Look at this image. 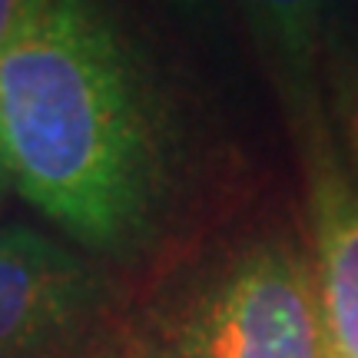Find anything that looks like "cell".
I'll list each match as a JSON object with an SVG mask.
<instances>
[{"instance_id":"6da1fadb","label":"cell","mask_w":358,"mask_h":358,"mask_svg":"<svg viewBox=\"0 0 358 358\" xmlns=\"http://www.w3.org/2000/svg\"><path fill=\"white\" fill-rule=\"evenodd\" d=\"M0 173L87 245L123 243L150 213V129L90 0H53L0 57Z\"/></svg>"},{"instance_id":"7a4b0ae2","label":"cell","mask_w":358,"mask_h":358,"mask_svg":"<svg viewBox=\"0 0 358 358\" xmlns=\"http://www.w3.org/2000/svg\"><path fill=\"white\" fill-rule=\"evenodd\" d=\"M173 358H325L315 275L289 245L249 249L196 302Z\"/></svg>"},{"instance_id":"3957f363","label":"cell","mask_w":358,"mask_h":358,"mask_svg":"<svg viewBox=\"0 0 358 358\" xmlns=\"http://www.w3.org/2000/svg\"><path fill=\"white\" fill-rule=\"evenodd\" d=\"M87 268L30 229L0 232V358H27L64 332L87 302Z\"/></svg>"},{"instance_id":"277c9868","label":"cell","mask_w":358,"mask_h":358,"mask_svg":"<svg viewBox=\"0 0 358 358\" xmlns=\"http://www.w3.org/2000/svg\"><path fill=\"white\" fill-rule=\"evenodd\" d=\"M315 213V299L325 358H358V186L332 153L312 173Z\"/></svg>"},{"instance_id":"5b68a950","label":"cell","mask_w":358,"mask_h":358,"mask_svg":"<svg viewBox=\"0 0 358 358\" xmlns=\"http://www.w3.org/2000/svg\"><path fill=\"white\" fill-rule=\"evenodd\" d=\"M256 30L262 34L285 73L306 87L315 66L322 13L329 0H243Z\"/></svg>"},{"instance_id":"8992f818","label":"cell","mask_w":358,"mask_h":358,"mask_svg":"<svg viewBox=\"0 0 358 358\" xmlns=\"http://www.w3.org/2000/svg\"><path fill=\"white\" fill-rule=\"evenodd\" d=\"M335 116H338V133L345 143V153L352 159V169H358V53L338 73V90H335Z\"/></svg>"},{"instance_id":"52a82bcc","label":"cell","mask_w":358,"mask_h":358,"mask_svg":"<svg viewBox=\"0 0 358 358\" xmlns=\"http://www.w3.org/2000/svg\"><path fill=\"white\" fill-rule=\"evenodd\" d=\"M53 0H0V57L10 50L17 37L50 7Z\"/></svg>"},{"instance_id":"ba28073f","label":"cell","mask_w":358,"mask_h":358,"mask_svg":"<svg viewBox=\"0 0 358 358\" xmlns=\"http://www.w3.org/2000/svg\"><path fill=\"white\" fill-rule=\"evenodd\" d=\"M173 3H176V7H182V10H196L203 0H173Z\"/></svg>"},{"instance_id":"9c48e42d","label":"cell","mask_w":358,"mask_h":358,"mask_svg":"<svg viewBox=\"0 0 358 358\" xmlns=\"http://www.w3.org/2000/svg\"><path fill=\"white\" fill-rule=\"evenodd\" d=\"M3 182H7V179H3V173H0V189H3Z\"/></svg>"}]
</instances>
